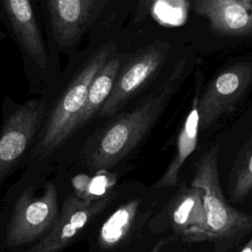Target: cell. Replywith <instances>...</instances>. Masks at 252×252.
Here are the masks:
<instances>
[{"instance_id": "18", "label": "cell", "mask_w": 252, "mask_h": 252, "mask_svg": "<svg viewBox=\"0 0 252 252\" xmlns=\"http://www.w3.org/2000/svg\"><path fill=\"white\" fill-rule=\"evenodd\" d=\"M239 252H252V237L248 240V242L241 248Z\"/></svg>"}, {"instance_id": "3", "label": "cell", "mask_w": 252, "mask_h": 252, "mask_svg": "<svg viewBox=\"0 0 252 252\" xmlns=\"http://www.w3.org/2000/svg\"><path fill=\"white\" fill-rule=\"evenodd\" d=\"M220 146L215 145L199 159L191 186L201 188L207 216L204 241L219 251L236 245L252 231V216L231 207L222 194L219 174Z\"/></svg>"}, {"instance_id": "8", "label": "cell", "mask_w": 252, "mask_h": 252, "mask_svg": "<svg viewBox=\"0 0 252 252\" xmlns=\"http://www.w3.org/2000/svg\"><path fill=\"white\" fill-rule=\"evenodd\" d=\"M110 0H41L56 47L70 51Z\"/></svg>"}, {"instance_id": "11", "label": "cell", "mask_w": 252, "mask_h": 252, "mask_svg": "<svg viewBox=\"0 0 252 252\" xmlns=\"http://www.w3.org/2000/svg\"><path fill=\"white\" fill-rule=\"evenodd\" d=\"M193 6L216 33L252 36V0H193Z\"/></svg>"}, {"instance_id": "1", "label": "cell", "mask_w": 252, "mask_h": 252, "mask_svg": "<svg viewBox=\"0 0 252 252\" xmlns=\"http://www.w3.org/2000/svg\"><path fill=\"white\" fill-rule=\"evenodd\" d=\"M187 60L175 64L165 81L131 111L108 123L95 139L88 155L90 165L105 170L133 151L159 118L187 75Z\"/></svg>"}, {"instance_id": "5", "label": "cell", "mask_w": 252, "mask_h": 252, "mask_svg": "<svg viewBox=\"0 0 252 252\" xmlns=\"http://www.w3.org/2000/svg\"><path fill=\"white\" fill-rule=\"evenodd\" d=\"M0 10L17 43L30 79L51 78L52 59L32 0H0Z\"/></svg>"}, {"instance_id": "13", "label": "cell", "mask_w": 252, "mask_h": 252, "mask_svg": "<svg viewBox=\"0 0 252 252\" xmlns=\"http://www.w3.org/2000/svg\"><path fill=\"white\" fill-rule=\"evenodd\" d=\"M200 87L201 81L197 80L195 86V94L192 99L190 110L187 113V116L177 137L175 155L163 174L156 182L155 188L157 189H162L177 184L178 175L182 165L196 149L200 131V118L198 110Z\"/></svg>"}, {"instance_id": "16", "label": "cell", "mask_w": 252, "mask_h": 252, "mask_svg": "<svg viewBox=\"0 0 252 252\" xmlns=\"http://www.w3.org/2000/svg\"><path fill=\"white\" fill-rule=\"evenodd\" d=\"M252 191V135L236 156L227 179V192L233 203L244 201Z\"/></svg>"}, {"instance_id": "14", "label": "cell", "mask_w": 252, "mask_h": 252, "mask_svg": "<svg viewBox=\"0 0 252 252\" xmlns=\"http://www.w3.org/2000/svg\"><path fill=\"white\" fill-rule=\"evenodd\" d=\"M121 64V55L115 52L94 77L87 94L85 104L74 122L72 129L73 135L90 120L97 116L112 91Z\"/></svg>"}, {"instance_id": "10", "label": "cell", "mask_w": 252, "mask_h": 252, "mask_svg": "<svg viewBox=\"0 0 252 252\" xmlns=\"http://www.w3.org/2000/svg\"><path fill=\"white\" fill-rule=\"evenodd\" d=\"M114 196V193L95 199L67 196L49 232L27 252H59L112 201Z\"/></svg>"}, {"instance_id": "7", "label": "cell", "mask_w": 252, "mask_h": 252, "mask_svg": "<svg viewBox=\"0 0 252 252\" xmlns=\"http://www.w3.org/2000/svg\"><path fill=\"white\" fill-rule=\"evenodd\" d=\"M59 215L56 187L46 183L40 195L29 188L15 204L7 226V243L16 246L30 243L50 230Z\"/></svg>"}, {"instance_id": "12", "label": "cell", "mask_w": 252, "mask_h": 252, "mask_svg": "<svg viewBox=\"0 0 252 252\" xmlns=\"http://www.w3.org/2000/svg\"><path fill=\"white\" fill-rule=\"evenodd\" d=\"M201 188H182L172 199L169 208L170 224L178 236L186 242L205 240L207 216Z\"/></svg>"}, {"instance_id": "2", "label": "cell", "mask_w": 252, "mask_h": 252, "mask_svg": "<svg viewBox=\"0 0 252 252\" xmlns=\"http://www.w3.org/2000/svg\"><path fill=\"white\" fill-rule=\"evenodd\" d=\"M115 50L116 45L112 41L97 48L80 65L50 102L46 118L32 150L34 157L43 158L50 156L73 135V125L85 104L90 85Z\"/></svg>"}, {"instance_id": "17", "label": "cell", "mask_w": 252, "mask_h": 252, "mask_svg": "<svg viewBox=\"0 0 252 252\" xmlns=\"http://www.w3.org/2000/svg\"><path fill=\"white\" fill-rule=\"evenodd\" d=\"M156 0H138L134 15V22H141L150 12Z\"/></svg>"}, {"instance_id": "9", "label": "cell", "mask_w": 252, "mask_h": 252, "mask_svg": "<svg viewBox=\"0 0 252 252\" xmlns=\"http://www.w3.org/2000/svg\"><path fill=\"white\" fill-rule=\"evenodd\" d=\"M252 83V63L239 62L220 71L199 97L200 130L211 127L232 109Z\"/></svg>"}, {"instance_id": "19", "label": "cell", "mask_w": 252, "mask_h": 252, "mask_svg": "<svg viewBox=\"0 0 252 252\" xmlns=\"http://www.w3.org/2000/svg\"><path fill=\"white\" fill-rule=\"evenodd\" d=\"M3 36H4V33H3L1 31H0V39H1Z\"/></svg>"}, {"instance_id": "6", "label": "cell", "mask_w": 252, "mask_h": 252, "mask_svg": "<svg viewBox=\"0 0 252 252\" xmlns=\"http://www.w3.org/2000/svg\"><path fill=\"white\" fill-rule=\"evenodd\" d=\"M170 49L167 41L156 40L121 64L112 91L97 117L114 116L158 72Z\"/></svg>"}, {"instance_id": "15", "label": "cell", "mask_w": 252, "mask_h": 252, "mask_svg": "<svg viewBox=\"0 0 252 252\" xmlns=\"http://www.w3.org/2000/svg\"><path fill=\"white\" fill-rule=\"evenodd\" d=\"M140 208V200L132 199L121 205L102 223L98 242L101 247L109 249L121 244L130 233Z\"/></svg>"}, {"instance_id": "4", "label": "cell", "mask_w": 252, "mask_h": 252, "mask_svg": "<svg viewBox=\"0 0 252 252\" xmlns=\"http://www.w3.org/2000/svg\"><path fill=\"white\" fill-rule=\"evenodd\" d=\"M50 102L44 95L23 103H16L7 96L4 98L0 128V178L18 164L36 141Z\"/></svg>"}]
</instances>
